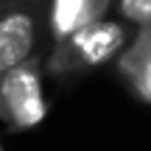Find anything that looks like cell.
I'll return each instance as SVG.
<instances>
[{
	"label": "cell",
	"mask_w": 151,
	"mask_h": 151,
	"mask_svg": "<svg viewBox=\"0 0 151 151\" xmlns=\"http://www.w3.org/2000/svg\"><path fill=\"white\" fill-rule=\"evenodd\" d=\"M48 115L42 92V76L34 59L0 73V120L11 132H25L39 126Z\"/></svg>",
	"instance_id": "obj_1"
},
{
	"label": "cell",
	"mask_w": 151,
	"mask_h": 151,
	"mask_svg": "<svg viewBox=\"0 0 151 151\" xmlns=\"http://www.w3.org/2000/svg\"><path fill=\"white\" fill-rule=\"evenodd\" d=\"M118 11L123 20L137 25H151V0H118Z\"/></svg>",
	"instance_id": "obj_6"
},
{
	"label": "cell",
	"mask_w": 151,
	"mask_h": 151,
	"mask_svg": "<svg viewBox=\"0 0 151 151\" xmlns=\"http://www.w3.org/2000/svg\"><path fill=\"white\" fill-rule=\"evenodd\" d=\"M104 9H106V0H53V9H50V31L62 42L73 31L101 20Z\"/></svg>",
	"instance_id": "obj_4"
},
{
	"label": "cell",
	"mask_w": 151,
	"mask_h": 151,
	"mask_svg": "<svg viewBox=\"0 0 151 151\" xmlns=\"http://www.w3.org/2000/svg\"><path fill=\"white\" fill-rule=\"evenodd\" d=\"M0 151H3V146H0Z\"/></svg>",
	"instance_id": "obj_7"
},
{
	"label": "cell",
	"mask_w": 151,
	"mask_h": 151,
	"mask_svg": "<svg viewBox=\"0 0 151 151\" xmlns=\"http://www.w3.org/2000/svg\"><path fill=\"white\" fill-rule=\"evenodd\" d=\"M123 42H126V31L120 22L95 20L59 42L56 53L50 56V73L67 76V73H78L87 67L104 65L123 48Z\"/></svg>",
	"instance_id": "obj_2"
},
{
	"label": "cell",
	"mask_w": 151,
	"mask_h": 151,
	"mask_svg": "<svg viewBox=\"0 0 151 151\" xmlns=\"http://www.w3.org/2000/svg\"><path fill=\"white\" fill-rule=\"evenodd\" d=\"M120 73L132 84V90L151 104V25H143L137 42L120 56Z\"/></svg>",
	"instance_id": "obj_5"
},
{
	"label": "cell",
	"mask_w": 151,
	"mask_h": 151,
	"mask_svg": "<svg viewBox=\"0 0 151 151\" xmlns=\"http://www.w3.org/2000/svg\"><path fill=\"white\" fill-rule=\"evenodd\" d=\"M37 45V22L25 11H9L0 17V73L31 59Z\"/></svg>",
	"instance_id": "obj_3"
}]
</instances>
